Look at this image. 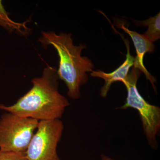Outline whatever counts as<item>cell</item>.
<instances>
[{"mask_svg": "<svg viewBox=\"0 0 160 160\" xmlns=\"http://www.w3.org/2000/svg\"><path fill=\"white\" fill-rule=\"evenodd\" d=\"M57 69L48 66L41 77L32 80L31 89L13 105H0V109L38 121L60 119L69 106L58 91Z\"/></svg>", "mask_w": 160, "mask_h": 160, "instance_id": "obj_1", "label": "cell"}, {"mask_svg": "<svg viewBox=\"0 0 160 160\" xmlns=\"http://www.w3.org/2000/svg\"><path fill=\"white\" fill-rule=\"evenodd\" d=\"M71 36V33L42 32L38 41L45 48L51 45L57 51L59 57L58 77L66 84L68 97L78 100L81 97V86L88 82L87 73L93 71L94 65L91 60L81 56L87 46L82 44L75 46Z\"/></svg>", "mask_w": 160, "mask_h": 160, "instance_id": "obj_2", "label": "cell"}, {"mask_svg": "<svg viewBox=\"0 0 160 160\" xmlns=\"http://www.w3.org/2000/svg\"><path fill=\"white\" fill-rule=\"evenodd\" d=\"M141 74L142 72L133 66L127 77L121 81L126 87L127 95L125 103L119 109L132 108L137 110L148 144L156 149L158 146L157 136L160 129V108L150 104L140 94L137 85Z\"/></svg>", "mask_w": 160, "mask_h": 160, "instance_id": "obj_3", "label": "cell"}, {"mask_svg": "<svg viewBox=\"0 0 160 160\" xmlns=\"http://www.w3.org/2000/svg\"><path fill=\"white\" fill-rule=\"evenodd\" d=\"M39 122L11 112L2 115L0 118V150L25 152Z\"/></svg>", "mask_w": 160, "mask_h": 160, "instance_id": "obj_4", "label": "cell"}, {"mask_svg": "<svg viewBox=\"0 0 160 160\" xmlns=\"http://www.w3.org/2000/svg\"><path fill=\"white\" fill-rule=\"evenodd\" d=\"M63 130L60 119L40 121L25 152L27 160H62L57 147Z\"/></svg>", "mask_w": 160, "mask_h": 160, "instance_id": "obj_5", "label": "cell"}, {"mask_svg": "<svg viewBox=\"0 0 160 160\" xmlns=\"http://www.w3.org/2000/svg\"><path fill=\"white\" fill-rule=\"evenodd\" d=\"M115 23L118 27L122 29L125 32L130 36L134 44L137 55L135 57L134 64L133 66L145 74L146 79L149 81L153 89L156 90L155 86V78L146 69L143 61L146 53L147 52H153L155 51V46L153 45V43L146 38L143 34H140L137 32L132 31L126 27L125 23L123 22L122 21L117 20Z\"/></svg>", "mask_w": 160, "mask_h": 160, "instance_id": "obj_6", "label": "cell"}, {"mask_svg": "<svg viewBox=\"0 0 160 160\" xmlns=\"http://www.w3.org/2000/svg\"><path fill=\"white\" fill-rule=\"evenodd\" d=\"M119 35L122 38L126 47L127 54L126 60L117 69L110 73H106L102 70H98L97 71L93 70L90 73L92 77L101 78L104 80L105 84L101 88L100 91V94L103 98L107 96L111 85L115 82H121L125 78L129 73L130 68L134 66L135 57L132 56L130 53L129 41L127 39H126L121 33Z\"/></svg>", "mask_w": 160, "mask_h": 160, "instance_id": "obj_7", "label": "cell"}, {"mask_svg": "<svg viewBox=\"0 0 160 160\" xmlns=\"http://www.w3.org/2000/svg\"><path fill=\"white\" fill-rule=\"evenodd\" d=\"M137 26H147L148 29L143 35L151 42L153 43L160 38V13L142 21H135Z\"/></svg>", "mask_w": 160, "mask_h": 160, "instance_id": "obj_8", "label": "cell"}, {"mask_svg": "<svg viewBox=\"0 0 160 160\" xmlns=\"http://www.w3.org/2000/svg\"><path fill=\"white\" fill-rule=\"evenodd\" d=\"M26 24V22L18 23L11 19L4 9L2 1H0V26L5 27L9 31L26 35L30 31Z\"/></svg>", "mask_w": 160, "mask_h": 160, "instance_id": "obj_9", "label": "cell"}, {"mask_svg": "<svg viewBox=\"0 0 160 160\" xmlns=\"http://www.w3.org/2000/svg\"><path fill=\"white\" fill-rule=\"evenodd\" d=\"M0 160H27L25 152H12L0 150Z\"/></svg>", "mask_w": 160, "mask_h": 160, "instance_id": "obj_10", "label": "cell"}, {"mask_svg": "<svg viewBox=\"0 0 160 160\" xmlns=\"http://www.w3.org/2000/svg\"><path fill=\"white\" fill-rule=\"evenodd\" d=\"M100 160H116L113 159L112 158L109 157L106 155L102 154L100 157Z\"/></svg>", "mask_w": 160, "mask_h": 160, "instance_id": "obj_11", "label": "cell"}]
</instances>
